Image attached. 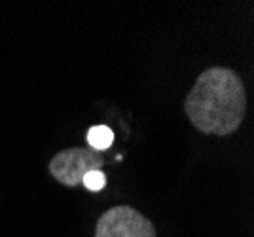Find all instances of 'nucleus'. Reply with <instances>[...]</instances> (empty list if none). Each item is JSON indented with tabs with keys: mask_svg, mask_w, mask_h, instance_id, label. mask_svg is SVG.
<instances>
[{
	"mask_svg": "<svg viewBox=\"0 0 254 237\" xmlns=\"http://www.w3.org/2000/svg\"><path fill=\"white\" fill-rule=\"evenodd\" d=\"M82 184H84L89 192H101V190L105 188V184H106L105 173L101 171V169H97V171H89L84 177Z\"/></svg>",
	"mask_w": 254,
	"mask_h": 237,
	"instance_id": "39448f33",
	"label": "nucleus"
},
{
	"mask_svg": "<svg viewBox=\"0 0 254 237\" xmlns=\"http://www.w3.org/2000/svg\"><path fill=\"white\" fill-rule=\"evenodd\" d=\"M103 163L105 158L101 152L91 148H68L53 156L50 162V173L55 180L68 188H76L82 184L87 173L101 169Z\"/></svg>",
	"mask_w": 254,
	"mask_h": 237,
	"instance_id": "f03ea898",
	"label": "nucleus"
},
{
	"mask_svg": "<svg viewBox=\"0 0 254 237\" xmlns=\"http://www.w3.org/2000/svg\"><path fill=\"white\" fill-rule=\"evenodd\" d=\"M95 237H156V228L137 209L118 205L99 218Z\"/></svg>",
	"mask_w": 254,
	"mask_h": 237,
	"instance_id": "7ed1b4c3",
	"label": "nucleus"
},
{
	"mask_svg": "<svg viewBox=\"0 0 254 237\" xmlns=\"http://www.w3.org/2000/svg\"><path fill=\"white\" fill-rule=\"evenodd\" d=\"M245 107L243 80L226 66L203 70L184 101V110L191 125L201 133L218 137L237 131L243 123Z\"/></svg>",
	"mask_w": 254,
	"mask_h": 237,
	"instance_id": "f257e3e1",
	"label": "nucleus"
},
{
	"mask_svg": "<svg viewBox=\"0 0 254 237\" xmlns=\"http://www.w3.org/2000/svg\"><path fill=\"white\" fill-rule=\"evenodd\" d=\"M87 142H89L91 150L103 152L106 148H110V144L114 142V133L106 125H93L87 131Z\"/></svg>",
	"mask_w": 254,
	"mask_h": 237,
	"instance_id": "20e7f679",
	"label": "nucleus"
}]
</instances>
